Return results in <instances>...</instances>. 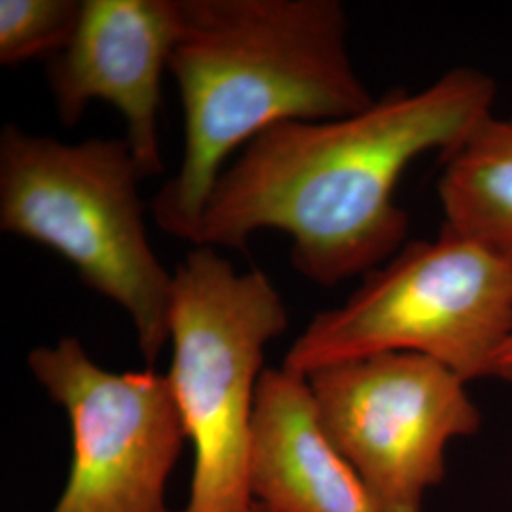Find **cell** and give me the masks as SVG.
<instances>
[{"instance_id":"ba28073f","label":"cell","mask_w":512,"mask_h":512,"mask_svg":"<svg viewBox=\"0 0 512 512\" xmlns=\"http://www.w3.org/2000/svg\"><path fill=\"white\" fill-rule=\"evenodd\" d=\"M179 27L181 0H84L73 40L48 59L61 122L74 126L92 101L112 105L143 179L164 173L158 112Z\"/></svg>"},{"instance_id":"9c48e42d","label":"cell","mask_w":512,"mask_h":512,"mask_svg":"<svg viewBox=\"0 0 512 512\" xmlns=\"http://www.w3.org/2000/svg\"><path fill=\"white\" fill-rule=\"evenodd\" d=\"M247 482L272 512H380L325 435L308 378L285 366L266 368L258 382Z\"/></svg>"},{"instance_id":"6da1fadb","label":"cell","mask_w":512,"mask_h":512,"mask_svg":"<svg viewBox=\"0 0 512 512\" xmlns=\"http://www.w3.org/2000/svg\"><path fill=\"white\" fill-rule=\"evenodd\" d=\"M494 103V80L459 67L340 120L274 126L220 173L190 243L245 251L274 228L291 236L294 270L311 283L366 275L406 245L410 220L395 200L406 167L452 154Z\"/></svg>"},{"instance_id":"5b68a950","label":"cell","mask_w":512,"mask_h":512,"mask_svg":"<svg viewBox=\"0 0 512 512\" xmlns=\"http://www.w3.org/2000/svg\"><path fill=\"white\" fill-rule=\"evenodd\" d=\"M289 327L270 277L238 274L211 247H194L173 274L167 372L194 448L183 512H249L247 456L264 349Z\"/></svg>"},{"instance_id":"7c38bea8","label":"cell","mask_w":512,"mask_h":512,"mask_svg":"<svg viewBox=\"0 0 512 512\" xmlns=\"http://www.w3.org/2000/svg\"><path fill=\"white\" fill-rule=\"evenodd\" d=\"M495 378L511 382L512 384V334L511 338L507 340L505 348L501 351L499 359H497V366H495Z\"/></svg>"},{"instance_id":"3957f363","label":"cell","mask_w":512,"mask_h":512,"mask_svg":"<svg viewBox=\"0 0 512 512\" xmlns=\"http://www.w3.org/2000/svg\"><path fill=\"white\" fill-rule=\"evenodd\" d=\"M143 175L126 141L61 143L6 126L0 228L71 262L82 283L126 311L154 365L169 342L173 275L148 241Z\"/></svg>"},{"instance_id":"4fadbf2b","label":"cell","mask_w":512,"mask_h":512,"mask_svg":"<svg viewBox=\"0 0 512 512\" xmlns=\"http://www.w3.org/2000/svg\"><path fill=\"white\" fill-rule=\"evenodd\" d=\"M249 512H272V511H268V509H266V507H262V505H258V503H255V501H253V507H251V509H249Z\"/></svg>"},{"instance_id":"7a4b0ae2","label":"cell","mask_w":512,"mask_h":512,"mask_svg":"<svg viewBox=\"0 0 512 512\" xmlns=\"http://www.w3.org/2000/svg\"><path fill=\"white\" fill-rule=\"evenodd\" d=\"M184 109L179 173L150 203L158 228L190 241L226 158L287 122L368 109L338 0H181L169 55Z\"/></svg>"},{"instance_id":"277c9868","label":"cell","mask_w":512,"mask_h":512,"mask_svg":"<svg viewBox=\"0 0 512 512\" xmlns=\"http://www.w3.org/2000/svg\"><path fill=\"white\" fill-rule=\"evenodd\" d=\"M512 334V260L442 226L410 241L332 310L319 311L283 366L308 376L378 353H414L465 382L495 378Z\"/></svg>"},{"instance_id":"30bf717a","label":"cell","mask_w":512,"mask_h":512,"mask_svg":"<svg viewBox=\"0 0 512 512\" xmlns=\"http://www.w3.org/2000/svg\"><path fill=\"white\" fill-rule=\"evenodd\" d=\"M439 198L446 228L512 260V120L490 114L446 156Z\"/></svg>"},{"instance_id":"8992f818","label":"cell","mask_w":512,"mask_h":512,"mask_svg":"<svg viewBox=\"0 0 512 512\" xmlns=\"http://www.w3.org/2000/svg\"><path fill=\"white\" fill-rule=\"evenodd\" d=\"M319 423L380 512H423L450 442L473 437L480 410L459 374L414 353H378L306 376Z\"/></svg>"},{"instance_id":"8fae6325","label":"cell","mask_w":512,"mask_h":512,"mask_svg":"<svg viewBox=\"0 0 512 512\" xmlns=\"http://www.w3.org/2000/svg\"><path fill=\"white\" fill-rule=\"evenodd\" d=\"M80 16L82 2L76 0H2L0 63L52 59L73 40Z\"/></svg>"},{"instance_id":"52a82bcc","label":"cell","mask_w":512,"mask_h":512,"mask_svg":"<svg viewBox=\"0 0 512 512\" xmlns=\"http://www.w3.org/2000/svg\"><path fill=\"white\" fill-rule=\"evenodd\" d=\"M27 363L71 423V471L52 512H171L165 488L188 437L167 374L112 372L76 338Z\"/></svg>"}]
</instances>
